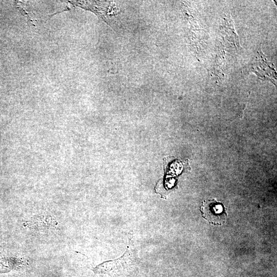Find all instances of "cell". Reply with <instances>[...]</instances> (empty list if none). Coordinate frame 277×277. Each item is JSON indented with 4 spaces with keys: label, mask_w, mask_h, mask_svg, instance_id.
Returning <instances> with one entry per match:
<instances>
[{
    "label": "cell",
    "mask_w": 277,
    "mask_h": 277,
    "mask_svg": "<svg viewBox=\"0 0 277 277\" xmlns=\"http://www.w3.org/2000/svg\"><path fill=\"white\" fill-rule=\"evenodd\" d=\"M136 250L131 245L121 258L104 262L92 269L96 274L109 277H129L136 270L138 264Z\"/></svg>",
    "instance_id": "cell-1"
},
{
    "label": "cell",
    "mask_w": 277,
    "mask_h": 277,
    "mask_svg": "<svg viewBox=\"0 0 277 277\" xmlns=\"http://www.w3.org/2000/svg\"><path fill=\"white\" fill-rule=\"evenodd\" d=\"M201 212L203 217L213 224L221 225L226 220V215L222 205L214 201L205 202Z\"/></svg>",
    "instance_id": "cell-2"
}]
</instances>
